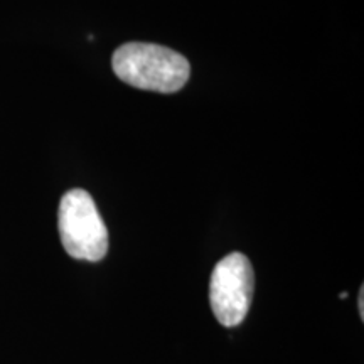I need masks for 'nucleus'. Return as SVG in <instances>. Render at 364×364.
<instances>
[{"instance_id":"nucleus-1","label":"nucleus","mask_w":364,"mask_h":364,"mask_svg":"<svg viewBox=\"0 0 364 364\" xmlns=\"http://www.w3.org/2000/svg\"><path fill=\"white\" fill-rule=\"evenodd\" d=\"M112 68L124 83L157 93H176L191 75L189 61L182 54L149 43L120 46L113 53Z\"/></svg>"},{"instance_id":"nucleus-3","label":"nucleus","mask_w":364,"mask_h":364,"mask_svg":"<svg viewBox=\"0 0 364 364\" xmlns=\"http://www.w3.org/2000/svg\"><path fill=\"white\" fill-rule=\"evenodd\" d=\"M255 275L243 253H230L213 270L209 300L221 326L235 327L247 317L253 299Z\"/></svg>"},{"instance_id":"nucleus-4","label":"nucleus","mask_w":364,"mask_h":364,"mask_svg":"<svg viewBox=\"0 0 364 364\" xmlns=\"http://www.w3.org/2000/svg\"><path fill=\"white\" fill-rule=\"evenodd\" d=\"M364 290L361 287V292H359V316L364 317Z\"/></svg>"},{"instance_id":"nucleus-2","label":"nucleus","mask_w":364,"mask_h":364,"mask_svg":"<svg viewBox=\"0 0 364 364\" xmlns=\"http://www.w3.org/2000/svg\"><path fill=\"white\" fill-rule=\"evenodd\" d=\"M61 243L76 260L100 262L108 252V231L93 198L83 189H71L61 198L58 213Z\"/></svg>"}]
</instances>
